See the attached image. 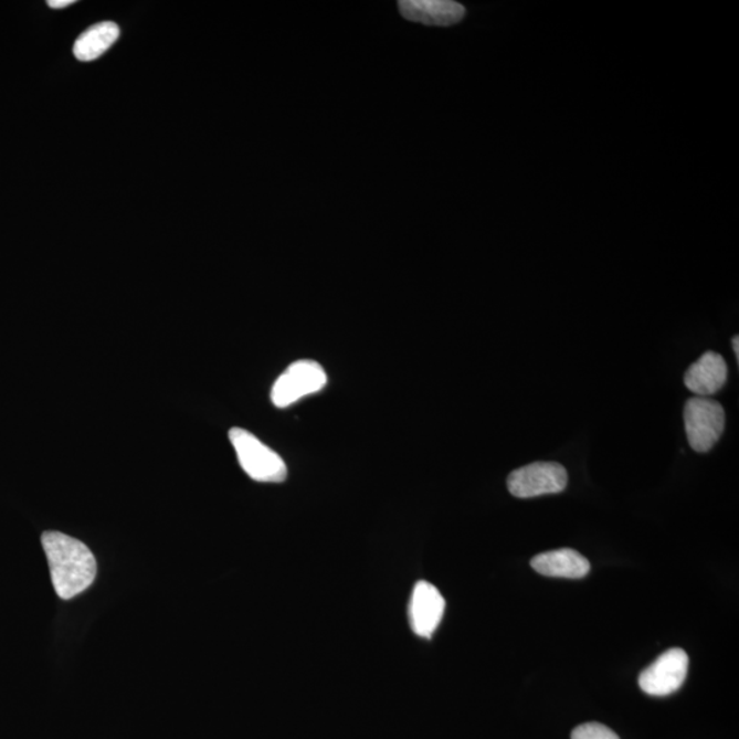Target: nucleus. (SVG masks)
Returning <instances> with one entry per match:
<instances>
[{
  "instance_id": "1",
  "label": "nucleus",
  "mask_w": 739,
  "mask_h": 739,
  "mask_svg": "<svg viewBox=\"0 0 739 739\" xmlns=\"http://www.w3.org/2000/svg\"><path fill=\"white\" fill-rule=\"evenodd\" d=\"M42 546L47 556L55 592L62 600L76 598L93 585L96 559L85 543L60 531H45Z\"/></svg>"
},
{
  "instance_id": "8",
  "label": "nucleus",
  "mask_w": 739,
  "mask_h": 739,
  "mask_svg": "<svg viewBox=\"0 0 739 739\" xmlns=\"http://www.w3.org/2000/svg\"><path fill=\"white\" fill-rule=\"evenodd\" d=\"M729 369L724 357L708 351L687 369L685 386L698 398H709L726 386Z\"/></svg>"
},
{
  "instance_id": "5",
  "label": "nucleus",
  "mask_w": 739,
  "mask_h": 739,
  "mask_svg": "<svg viewBox=\"0 0 739 739\" xmlns=\"http://www.w3.org/2000/svg\"><path fill=\"white\" fill-rule=\"evenodd\" d=\"M569 475L555 462H537L515 469L507 479L509 493L518 498L555 495L566 489Z\"/></svg>"
},
{
  "instance_id": "14",
  "label": "nucleus",
  "mask_w": 739,
  "mask_h": 739,
  "mask_svg": "<svg viewBox=\"0 0 739 739\" xmlns=\"http://www.w3.org/2000/svg\"><path fill=\"white\" fill-rule=\"evenodd\" d=\"M738 341H739V337H738V336L732 337V349H735L737 360H739V348H738V347H739V344H738Z\"/></svg>"
},
{
  "instance_id": "10",
  "label": "nucleus",
  "mask_w": 739,
  "mask_h": 739,
  "mask_svg": "<svg viewBox=\"0 0 739 739\" xmlns=\"http://www.w3.org/2000/svg\"><path fill=\"white\" fill-rule=\"evenodd\" d=\"M531 567L538 574L569 580H580L590 571L587 558L569 548L537 555L531 559Z\"/></svg>"
},
{
  "instance_id": "11",
  "label": "nucleus",
  "mask_w": 739,
  "mask_h": 739,
  "mask_svg": "<svg viewBox=\"0 0 739 739\" xmlns=\"http://www.w3.org/2000/svg\"><path fill=\"white\" fill-rule=\"evenodd\" d=\"M119 28L114 22H101L88 28L74 43L73 53L78 61L91 62L99 59L117 42Z\"/></svg>"
},
{
  "instance_id": "13",
  "label": "nucleus",
  "mask_w": 739,
  "mask_h": 739,
  "mask_svg": "<svg viewBox=\"0 0 739 739\" xmlns=\"http://www.w3.org/2000/svg\"><path fill=\"white\" fill-rule=\"evenodd\" d=\"M73 3L74 0H50L49 6L51 9H63Z\"/></svg>"
},
{
  "instance_id": "4",
  "label": "nucleus",
  "mask_w": 739,
  "mask_h": 739,
  "mask_svg": "<svg viewBox=\"0 0 739 739\" xmlns=\"http://www.w3.org/2000/svg\"><path fill=\"white\" fill-rule=\"evenodd\" d=\"M328 383V374L315 360L303 359L292 363L272 388V401L277 409H288L309 394L318 393Z\"/></svg>"
},
{
  "instance_id": "3",
  "label": "nucleus",
  "mask_w": 739,
  "mask_h": 739,
  "mask_svg": "<svg viewBox=\"0 0 739 739\" xmlns=\"http://www.w3.org/2000/svg\"><path fill=\"white\" fill-rule=\"evenodd\" d=\"M685 429L693 450L706 454L725 432L726 414L719 401L692 398L685 405Z\"/></svg>"
},
{
  "instance_id": "2",
  "label": "nucleus",
  "mask_w": 739,
  "mask_h": 739,
  "mask_svg": "<svg viewBox=\"0 0 739 739\" xmlns=\"http://www.w3.org/2000/svg\"><path fill=\"white\" fill-rule=\"evenodd\" d=\"M229 440L236 451L240 466L257 483L279 484L288 477V468L276 451L244 429L233 427Z\"/></svg>"
},
{
  "instance_id": "6",
  "label": "nucleus",
  "mask_w": 739,
  "mask_h": 739,
  "mask_svg": "<svg viewBox=\"0 0 739 739\" xmlns=\"http://www.w3.org/2000/svg\"><path fill=\"white\" fill-rule=\"evenodd\" d=\"M689 656L684 650L673 647L658 656L640 675L638 684L646 695L664 697L677 692L686 679Z\"/></svg>"
},
{
  "instance_id": "9",
  "label": "nucleus",
  "mask_w": 739,
  "mask_h": 739,
  "mask_svg": "<svg viewBox=\"0 0 739 739\" xmlns=\"http://www.w3.org/2000/svg\"><path fill=\"white\" fill-rule=\"evenodd\" d=\"M399 9L405 20L432 27L455 25L466 14L461 3L451 0H401Z\"/></svg>"
},
{
  "instance_id": "12",
  "label": "nucleus",
  "mask_w": 739,
  "mask_h": 739,
  "mask_svg": "<svg viewBox=\"0 0 739 739\" xmlns=\"http://www.w3.org/2000/svg\"><path fill=\"white\" fill-rule=\"evenodd\" d=\"M571 739H621L616 732L609 729V727L598 724V721H590V724L578 726L572 731Z\"/></svg>"
},
{
  "instance_id": "7",
  "label": "nucleus",
  "mask_w": 739,
  "mask_h": 739,
  "mask_svg": "<svg viewBox=\"0 0 739 739\" xmlns=\"http://www.w3.org/2000/svg\"><path fill=\"white\" fill-rule=\"evenodd\" d=\"M445 600L440 590L426 581L416 583L409 605V621L418 637L432 638L443 621Z\"/></svg>"
}]
</instances>
